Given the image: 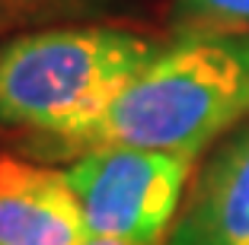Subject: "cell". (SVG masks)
Returning <instances> with one entry per match:
<instances>
[{
  "label": "cell",
  "mask_w": 249,
  "mask_h": 245,
  "mask_svg": "<svg viewBox=\"0 0 249 245\" xmlns=\"http://www.w3.org/2000/svg\"><path fill=\"white\" fill-rule=\"evenodd\" d=\"M246 118L249 32H195L160 51L96 124L52 150L87 153L115 144L198 159Z\"/></svg>",
  "instance_id": "obj_1"
},
{
  "label": "cell",
  "mask_w": 249,
  "mask_h": 245,
  "mask_svg": "<svg viewBox=\"0 0 249 245\" xmlns=\"http://www.w3.org/2000/svg\"><path fill=\"white\" fill-rule=\"evenodd\" d=\"M160 51L109 26L19 32L0 45V128L61 144L99 121Z\"/></svg>",
  "instance_id": "obj_2"
},
{
  "label": "cell",
  "mask_w": 249,
  "mask_h": 245,
  "mask_svg": "<svg viewBox=\"0 0 249 245\" xmlns=\"http://www.w3.org/2000/svg\"><path fill=\"white\" fill-rule=\"evenodd\" d=\"M195 159L141 147H93L67 172L89 236L163 245L176 223Z\"/></svg>",
  "instance_id": "obj_3"
},
{
  "label": "cell",
  "mask_w": 249,
  "mask_h": 245,
  "mask_svg": "<svg viewBox=\"0 0 249 245\" xmlns=\"http://www.w3.org/2000/svg\"><path fill=\"white\" fill-rule=\"evenodd\" d=\"M163 245H249V118L198 169Z\"/></svg>",
  "instance_id": "obj_4"
},
{
  "label": "cell",
  "mask_w": 249,
  "mask_h": 245,
  "mask_svg": "<svg viewBox=\"0 0 249 245\" xmlns=\"http://www.w3.org/2000/svg\"><path fill=\"white\" fill-rule=\"evenodd\" d=\"M87 236L67 172L0 156V245H80Z\"/></svg>",
  "instance_id": "obj_5"
},
{
  "label": "cell",
  "mask_w": 249,
  "mask_h": 245,
  "mask_svg": "<svg viewBox=\"0 0 249 245\" xmlns=\"http://www.w3.org/2000/svg\"><path fill=\"white\" fill-rule=\"evenodd\" d=\"M176 35L195 32H249V0H176L169 10Z\"/></svg>",
  "instance_id": "obj_6"
},
{
  "label": "cell",
  "mask_w": 249,
  "mask_h": 245,
  "mask_svg": "<svg viewBox=\"0 0 249 245\" xmlns=\"http://www.w3.org/2000/svg\"><path fill=\"white\" fill-rule=\"evenodd\" d=\"M96 0H0V38L10 32L38 26V22L83 13Z\"/></svg>",
  "instance_id": "obj_7"
},
{
  "label": "cell",
  "mask_w": 249,
  "mask_h": 245,
  "mask_svg": "<svg viewBox=\"0 0 249 245\" xmlns=\"http://www.w3.org/2000/svg\"><path fill=\"white\" fill-rule=\"evenodd\" d=\"M80 245H134V242H124V239H112V236H87Z\"/></svg>",
  "instance_id": "obj_8"
}]
</instances>
